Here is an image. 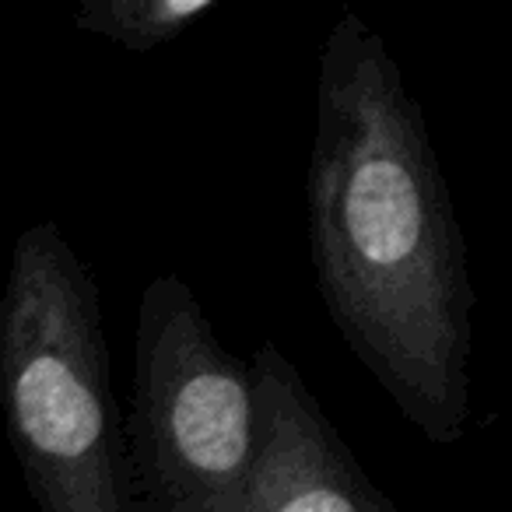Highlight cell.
Here are the masks:
<instances>
[{"instance_id":"3","label":"cell","mask_w":512,"mask_h":512,"mask_svg":"<svg viewBox=\"0 0 512 512\" xmlns=\"http://www.w3.org/2000/svg\"><path fill=\"white\" fill-rule=\"evenodd\" d=\"M123 435L137 512H239L260 439L253 369L179 274L141 292Z\"/></svg>"},{"instance_id":"5","label":"cell","mask_w":512,"mask_h":512,"mask_svg":"<svg viewBox=\"0 0 512 512\" xmlns=\"http://www.w3.org/2000/svg\"><path fill=\"white\" fill-rule=\"evenodd\" d=\"M214 8L218 0H85L74 11V25L134 57H148Z\"/></svg>"},{"instance_id":"4","label":"cell","mask_w":512,"mask_h":512,"mask_svg":"<svg viewBox=\"0 0 512 512\" xmlns=\"http://www.w3.org/2000/svg\"><path fill=\"white\" fill-rule=\"evenodd\" d=\"M249 369L260 439L239 512H407L358 463L278 344H256Z\"/></svg>"},{"instance_id":"2","label":"cell","mask_w":512,"mask_h":512,"mask_svg":"<svg viewBox=\"0 0 512 512\" xmlns=\"http://www.w3.org/2000/svg\"><path fill=\"white\" fill-rule=\"evenodd\" d=\"M0 414L36 512H137L99 285L57 221L11 249Z\"/></svg>"},{"instance_id":"1","label":"cell","mask_w":512,"mask_h":512,"mask_svg":"<svg viewBox=\"0 0 512 512\" xmlns=\"http://www.w3.org/2000/svg\"><path fill=\"white\" fill-rule=\"evenodd\" d=\"M306 204L316 292L341 341L428 446L460 449L474 344L467 242L425 109L355 11L320 50Z\"/></svg>"}]
</instances>
